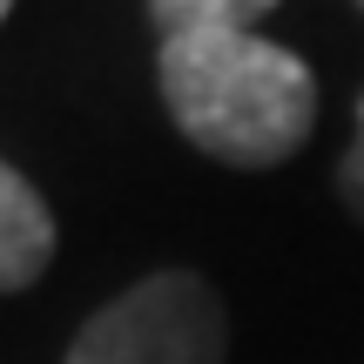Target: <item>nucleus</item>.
<instances>
[{
	"mask_svg": "<svg viewBox=\"0 0 364 364\" xmlns=\"http://www.w3.org/2000/svg\"><path fill=\"white\" fill-rule=\"evenodd\" d=\"M230 358V311L216 284L196 270H156L108 297L75 331L61 364H223Z\"/></svg>",
	"mask_w": 364,
	"mask_h": 364,
	"instance_id": "2",
	"label": "nucleus"
},
{
	"mask_svg": "<svg viewBox=\"0 0 364 364\" xmlns=\"http://www.w3.org/2000/svg\"><path fill=\"white\" fill-rule=\"evenodd\" d=\"M358 7H364V0H358Z\"/></svg>",
	"mask_w": 364,
	"mask_h": 364,
	"instance_id": "7",
	"label": "nucleus"
},
{
	"mask_svg": "<svg viewBox=\"0 0 364 364\" xmlns=\"http://www.w3.org/2000/svg\"><path fill=\"white\" fill-rule=\"evenodd\" d=\"M338 203L351 209V223L364 230V88L351 102V149L338 156Z\"/></svg>",
	"mask_w": 364,
	"mask_h": 364,
	"instance_id": "5",
	"label": "nucleus"
},
{
	"mask_svg": "<svg viewBox=\"0 0 364 364\" xmlns=\"http://www.w3.org/2000/svg\"><path fill=\"white\" fill-rule=\"evenodd\" d=\"M277 0H149L162 34H189V27H250L263 21Z\"/></svg>",
	"mask_w": 364,
	"mask_h": 364,
	"instance_id": "4",
	"label": "nucleus"
},
{
	"mask_svg": "<svg viewBox=\"0 0 364 364\" xmlns=\"http://www.w3.org/2000/svg\"><path fill=\"white\" fill-rule=\"evenodd\" d=\"M54 263V209L14 162H0V297L41 284Z\"/></svg>",
	"mask_w": 364,
	"mask_h": 364,
	"instance_id": "3",
	"label": "nucleus"
},
{
	"mask_svg": "<svg viewBox=\"0 0 364 364\" xmlns=\"http://www.w3.org/2000/svg\"><path fill=\"white\" fill-rule=\"evenodd\" d=\"M7 14H14V0H0V21H7Z\"/></svg>",
	"mask_w": 364,
	"mask_h": 364,
	"instance_id": "6",
	"label": "nucleus"
},
{
	"mask_svg": "<svg viewBox=\"0 0 364 364\" xmlns=\"http://www.w3.org/2000/svg\"><path fill=\"white\" fill-rule=\"evenodd\" d=\"M162 108L196 156L223 169H277L317 129V75L250 27H189L156 48Z\"/></svg>",
	"mask_w": 364,
	"mask_h": 364,
	"instance_id": "1",
	"label": "nucleus"
}]
</instances>
